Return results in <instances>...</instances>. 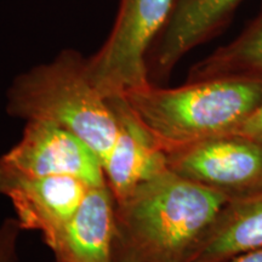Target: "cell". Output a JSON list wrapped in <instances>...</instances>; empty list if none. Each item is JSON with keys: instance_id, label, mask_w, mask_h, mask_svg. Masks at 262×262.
Listing matches in <instances>:
<instances>
[{"instance_id": "14", "label": "cell", "mask_w": 262, "mask_h": 262, "mask_svg": "<svg viewBox=\"0 0 262 262\" xmlns=\"http://www.w3.org/2000/svg\"><path fill=\"white\" fill-rule=\"evenodd\" d=\"M228 135H237L262 143V101Z\"/></svg>"}, {"instance_id": "3", "label": "cell", "mask_w": 262, "mask_h": 262, "mask_svg": "<svg viewBox=\"0 0 262 262\" xmlns=\"http://www.w3.org/2000/svg\"><path fill=\"white\" fill-rule=\"evenodd\" d=\"M123 96L168 153L231 134L262 101V78H211L172 89L150 83Z\"/></svg>"}, {"instance_id": "8", "label": "cell", "mask_w": 262, "mask_h": 262, "mask_svg": "<svg viewBox=\"0 0 262 262\" xmlns=\"http://www.w3.org/2000/svg\"><path fill=\"white\" fill-rule=\"evenodd\" d=\"M243 2L176 0L168 24L147 57L150 83L165 80L189 51L224 32Z\"/></svg>"}, {"instance_id": "1", "label": "cell", "mask_w": 262, "mask_h": 262, "mask_svg": "<svg viewBox=\"0 0 262 262\" xmlns=\"http://www.w3.org/2000/svg\"><path fill=\"white\" fill-rule=\"evenodd\" d=\"M231 198L166 169L116 203L114 262H188Z\"/></svg>"}, {"instance_id": "6", "label": "cell", "mask_w": 262, "mask_h": 262, "mask_svg": "<svg viewBox=\"0 0 262 262\" xmlns=\"http://www.w3.org/2000/svg\"><path fill=\"white\" fill-rule=\"evenodd\" d=\"M166 156L173 172L229 194L262 186V143L244 137H212Z\"/></svg>"}, {"instance_id": "13", "label": "cell", "mask_w": 262, "mask_h": 262, "mask_svg": "<svg viewBox=\"0 0 262 262\" xmlns=\"http://www.w3.org/2000/svg\"><path fill=\"white\" fill-rule=\"evenodd\" d=\"M21 226L16 217H6L0 224V262H17V244Z\"/></svg>"}, {"instance_id": "10", "label": "cell", "mask_w": 262, "mask_h": 262, "mask_svg": "<svg viewBox=\"0 0 262 262\" xmlns=\"http://www.w3.org/2000/svg\"><path fill=\"white\" fill-rule=\"evenodd\" d=\"M116 201L107 185L90 187L50 247L57 262H114Z\"/></svg>"}, {"instance_id": "9", "label": "cell", "mask_w": 262, "mask_h": 262, "mask_svg": "<svg viewBox=\"0 0 262 262\" xmlns=\"http://www.w3.org/2000/svg\"><path fill=\"white\" fill-rule=\"evenodd\" d=\"M118 119V133L102 160L104 179L114 201L122 203L141 185L169 169L168 156L141 123L124 96L110 97Z\"/></svg>"}, {"instance_id": "2", "label": "cell", "mask_w": 262, "mask_h": 262, "mask_svg": "<svg viewBox=\"0 0 262 262\" xmlns=\"http://www.w3.org/2000/svg\"><path fill=\"white\" fill-rule=\"evenodd\" d=\"M5 111L25 122H47L71 131L101 162L118 133L110 98L91 80L88 57L74 49L18 74L6 91Z\"/></svg>"}, {"instance_id": "12", "label": "cell", "mask_w": 262, "mask_h": 262, "mask_svg": "<svg viewBox=\"0 0 262 262\" xmlns=\"http://www.w3.org/2000/svg\"><path fill=\"white\" fill-rule=\"evenodd\" d=\"M221 77L262 78V2L257 14L233 40L193 66L187 81Z\"/></svg>"}, {"instance_id": "4", "label": "cell", "mask_w": 262, "mask_h": 262, "mask_svg": "<svg viewBox=\"0 0 262 262\" xmlns=\"http://www.w3.org/2000/svg\"><path fill=\"white\" fill-rule=\"evenodd\" d=\"M176 0H120L113 28L88 57L91 80L107 98L150 84L147 57L168 24Z\"/></svg>"}, {"instance_id": "5", "label": "cell", "mask_w": 262, "mask_h": 262, "mask_svg": "<svg viewBox=\"0 0 262 262\" xmlns=\"http://www.w3.org/2000/svg\"><path fill=\"white\" fill-rule=\"evenodd\" d=\"M0 166L26 176H68L90 187L107 185L100 157L73 133L47 122H26Z\"/></svg>"}, {"instance_id": "7", "label": "cell", "mask_w": 262, "mask_h": 262, "mask_svg": "<svg viewBox=\"0 0 262 262\" xmlns=\"http://www.w3.org/2000/svg\"><path fill=\"white\" fill-rule=\"evenodd\" d=\"M90 186L68 176H26L0 166V195L22 231H38L49 248L79 208Z\"/></svg>"}, {"instance_id": "16", "label": "cell", "mask_w": 262, "mask_h": 262, "mask_svg": "<svg viewBox=\"0 0 262 262\" xmlns=\"http://www.w3.org/2000/svg\"><path fill=\"white\" fill-rule=\"evenodd\" d=\"M56 262H57V261H56Z\"/></svg>"}, {"instance_id": "11", "label": "cell", "mask_w": 262, "mask_h": 262, "mask_svg": "<svg viewBox=\"0 0 262 262\" xmlns=\"http://www.w3.org/2000/svg\"><path fill=\"white\" fill-rule=\"evenodd\" d=\"M262 249V188L227 203L188 262H228Z\"/></svg>"}, {"instance_id": "15", "label": "cell", "mask_w": 262, "mask_h": 262, "mask_svg": "<svg viewBox=\"0 0 262 262\" xmlns=\"http://www.w3.org/2000/svg\"><path fill=\"white\" fill-rule=\"evenodd\" d=\"M228 262H262V249L242 254Z\"/></svg>"}]
</instances>
